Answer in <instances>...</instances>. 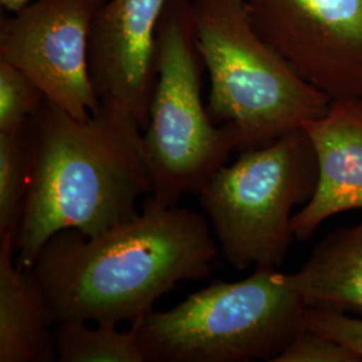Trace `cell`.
<instances>
[{
	"mask_svg": "<svg viewBox=\"0 0 362 362\" xmlns=\"http://www.w3.org/2000/svg\"><path fill=\"white\" fill-rule=\"evenodd\" d=\"M209 221L187 208L157 207L98 236L52 235L27 270L54 324L134 322L181 282L208 276L219 257Z\"/></svg>",
	"mask_w": 362,
	"mask_h": 362,
	"instance_id": "cell-1",
	"label": "cell"
},
{
	"mask_svg": "<svg viewBox=\"0 0 362 362\" xmlns=\"http://www.w3.org/2000/svg\"><path fill=\"white\" fill-rule=\"evenodd\" d=\"M141 129L113 101L101 100L95 115L79 119L45 97L27 125L31 172L15 240L22 269L55 233L94 238L139 215V199L152 194Z\"/></svg>",
	"mask_w": 362,
	"mask_h": 362,
	"instance_id": "cell-2",
	"label": "cell"
},
{
	"mask_svg": "<svg viewBox=\"0 0 362 362\" xmlns=\"http://www.w3.org/2000/svg\"><path fill=\"white\" fill-rule=\"evenodd\" d=\"M196 45L207 67V110L231 125L240 149L275 141L321 118L332 100L260 37L242 0H191Z\"/></svg>",
	"mask_w": 362,
	"mask_h": 362,
	"instance_id": "cell-3",
	"label": "cell"
},
{
	"mask_svg": "<svg viewBox=\"0 0 362 362\" xmlns=\"http://www.w3.org/2000/svg\"><path fill=\"white\" fill-rule=\"evenodd\" d=\"M306 306L276 269L207 286L169 310L136 320L145 362L272 361L303 329Z\"/></svg>",
	"mask_w": 362,
	"mask_h": 362,
	"instance_id": "cell-4",
	"label": "cell"
},
{
	"mask_svg": "<svg viewBox=\"0 0 362 362\" xmlns=\"http://www.w3.org/2000/svg\"><path fill=\"white\" fill-rule=\"evenodd\" d=\"M156 65L144 153L152 177L148 200L168 208L185 194H199L233 149H240V137L231 125H216L203 104L204 64L191 0H167L157 27Z\"/></svg>",
	"mask_w": 362,
	"mask_h": 362,
	"instance_id": "cell-5",
	"label": "cell"
},
{
	"mask_svg": "<svg viewBox=\"0 0 362 362\" xmlns=\"http://www.w3.org/2000/svg\"><path fill=\"white\" fill-rule=\"evenodd\" d=\"M318 164L303 128L242 152L197 194L220 254L239 270L284 264L294 238L293 209L315 191Z\"/></svg>",
	"mask_w": 362,
	"mask_h": 362,
	"instance_id": "cell-6",
	"label": "cell"
},
{
	"mask_svg": "<svg viewBox=\"0 0 362 362\" xmlns=\"http://www.w3.org/2000/svg\"><path fill=\"white\" fill-rule=\"evenodd\" d=\"M260 37L332 101H362V0H242Z\"/></svg>",
	"mask_w": 362,
	"mask_h": 362,
	"instance_id": "cell-7",
	"label": "cell"
},
{
	"mask_svg": "<svg viewBox=\"0 0 362 362\" xmlns=\"http://www.w3.org/2000/svg\"><path fill=\"white\" fill-rule=\"evenodd\" d=\"M106 0H35L1 18L0 61L31 78L45 97L88 119L100 109L89 74V35Z\"/></svg>",
	"mask_w": 362,
	"mask_h": 362,
	"instance_id": "cell-8",
	"label": "cell"
},
{
	"mask_svg": "<svg viewBox=\"0 0 362 362\" xmlns=\"http://www.w3.org/2000/svg\"><path fill=\"white\" fill-rule=\"evenodd\" d=\"M167 0H106L93 18L89 74L95 94L145 128L157 81V27Z\"/></svg>",
	"mask_w": 362,
	"mask_h": 362,
	"instance_id": "cell-9",
	"label": "cell"
},
{
	"mask_svg": "<svg viewBox=\"0 0 362 362\" xmlns=\"http://www.w3.org/2000/svg\"><path fill=\"white\" fill-rule=\"evenodd\" d=\"M302 128L315 152L318 181L310 200L293 216L299 242L309 240L337 214L362 209V101H332L324 116Z\"/></svg>",
	"mask_w": 362,
	"mask_h": 362,
	"instance_id": "cell-10",
	"label": "cell"
},
{
	"mask_svg": "<svg viewBox=\"0 0 362 362\" xmlns=\"http://www.w3.org/2000/svg\"><path fill=\"white\" fill-rule=\"evenodd\" d=\"M16 235L0 236V362L55 357L54 320L30 272L16 262Z\"/></svg>",
	"mask_w": 362,
	"mask_h": 362,
	"instance_id": "cell-11",
	"label": "cell"
},
{
	"mask_svg": "<svg viewBox=\"0 0 362 362\" xmlns=\"http://www.w3.org/2000/svg\"><path fill=\"white\" fill-rule=\"evenodd\" d=\"M279 278L309 309L362 317V221L325 236L298 272Z\"/></svg>",
	"mask_w": 362,
	"mask_h": 362,
	"instance_id": "cell-12",
	"label": "cell"
},
{
	"mask_svg": "<svg viewBox=\"0 0 362 362\" xmlns=\"http://www.w3.org/2000/svg\"><path fill=\"white\" fill-rule=\"evenodd\" d=\"M54 350L61 362H145L133 329L121 332L113 324H57Z\"/></svg>",
	"mask_w": 362,
	"mask_h": 362,
	"instance_id": "cell-13",
	"label": "cell"
},
{
	"mask_svg": "<svg viewBox=\"0 0 362 362\" xmlns=\"http://www.w3.org/2000/svg\"><path fill=\"white\" fill-rule=\"evenodd\" d=\"M31 172L27 127L0 132V236L18 235Z\"/></svg>",
	"mask_w": 362,
	"mask_h": 362,
	"instance_id": "cell-14",
	"label": "cell"
},
{
	"mask_svg": "<svg viewBox=\"0 0 362 362\" xmlns=\"http://www.w3.org/2000/svg\"><path fill=\"white\" fill-rule=\"evenodd\" d=\"M43 100V91L31 78L0 61V132L26 128Z\"/></svg>",
	"mask_w": 362,
	"mask_h": 362,
	"instance_id": "cell-15",
	"label": "cell"
},
{
	"mask_svg": "<svg viewBox=\"0 0 362 362\" xmlns=\"http://www.w3.org/2000/svg\"><path fill=\"white\" fill-rule=\"evenodd\" d=\"M274 362H362V358L334 339L303 327Z\"/></svg>",
	"mask_w": 362,
	"mask_h": 362,
	"instance_id": "cell-16",
	"label": "cell"
},
{
	"mask_svg": "<svg viewBox=\"0 0 362 362\" xmlns=\"http://www.w3.org/2000/svg\"><path fill=\"white\" fill-rule=\"evenodd\" d=\"M303 327L334 339L362 358V317L306 308Z\"/></svg>",
	"mask_w": 362,
	"mask_h": 362,
	"instance_id": "cell-17",
	"label": "cell"
},
{
	"mask_svg": "<svg viewBox=\"0 0 362 362\" xmlns=\"http://www.w3.org/2000/svg\"><path fill=\"white\" fill-rule=\"evenodd\" d=\"M31 0H0V6L8 13H18Z\"/></svg>",
	"mask_w": 362,
	"mask_h": 362,
	"instance_id": "cell-18",
	"label": "cell"
}]
</instances>
